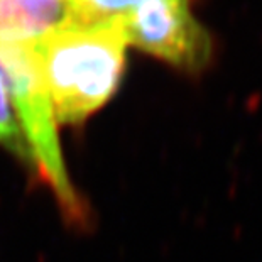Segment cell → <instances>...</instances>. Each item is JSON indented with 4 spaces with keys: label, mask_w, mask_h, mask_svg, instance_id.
<instances>
[{
    "label": "cell",
    "mask_w": 262,
    "mask_h": 262,
    "mask_svg": "<svg viewBox=\"0 0 262 262\" xmlns=\"http://www.w3.org/2000/svg\"><path fill=\"white\" fill-rule=\"evenodd\" d=\"M122 26L129 44L188 73L213 61V36L194 17L191 0H142Z\"/></svg>",
    "instance_id": "cell-3"
},
{
    "label": "cell",
    "mask_w": 262,
    "mask_h": 262,
    "mask_svg": "<svg viewBox=\"0 0 262 262\" xmlns=\"http://www.w3.org/2000/svg\"><path fill=\"white\" fill-rule=\"evenodd\" d=\"M64 17L63 0H0V41H32Z\"/></svg>",
    "instance_id": "cell-4"
},
{
    "label": "cell",
    "mask_w": 262,
    "mask_h": 262,
    "mask_svg": "<svg viewBox=\"0 0 262 262\" xmlns=\"http://www.w3.org/2000/svg\"><path fill=\"white\" fill-rule=\"evenodd\" d=\"M27 42L51 95L58 124H80L108 102L120 83L129 44L122 20H63Z\"/></svg>",
    "instance_id": "cell-1"
},
{
    "label": "cell",
    "mask_w": 262,
    "mask_h": 262,
    "mask_svg": "<svg viewBox=\"0 0 262 262\" xmlns=\"http://www.w3.org/2000/svg\"><path fill=\"white\" fill-rule=\"evenodd\" d=\"M0 78L39 174L51 188L64 215L76 224L85 222V203L71 183L61 152L51 95L29 42L0 41Z\"/></svg>",
    "instance_id": "cell-2"
},
{
    "label": "cell",
    "mask_w": 262,
    "mask_h": 262,
    "mask_svg": "<svg viewBox=\"0 0 262 262\" xmlns=\"http://www.w3.org/2000/svg\"><path fill=\"white\" fill-rule=\"evenodd\" d=\"M0 146L26 163H34L2 78H0Z\"/></svg>",
    "instance_id": "cell-6"
},
{
    "label": "cell",
    "mask_w": 262,
    "mask_h": 262,
    "mask_svg": "<svg viewBox=\"0 0 262 262\" xmlns=\"http://www.w3.org/2000/svg\"><path fill=\"white\" fill-rule=\"evenodd\" d=\"M142 0H63L66 19L76 24H105L124 20Z\"/></svg>",
    "instance_id": "cell-5"
}]
</instances>
